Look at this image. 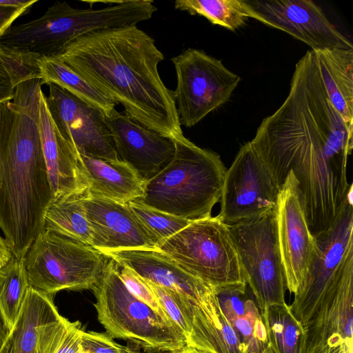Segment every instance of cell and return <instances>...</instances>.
<instances>
[{"label":"cell","instance_id":"cell-18","mask_svg":"<svg viewBox=\"0 0 353 353\" xmlns=\"http://www.w3.org/2000/svg\"><path fill=\"white\" fill-rule=\"evenodd\" d=\"M119 266L127 267L143 279L177 291L194 304L203 303L214 287L193 276L158 249H123L101 252Z\"/></svg>","mask_w":353,"mask_h":353},{"label":"cell","instance_id":"cell-12","mask_svg":"<svg viewBox=\"0 0 353 353\" xmlns=\"http://www.w3.org/2000/svg\"><path fill=\"white\" fill-rule=\"evenodd\" d=\"M249 18L284 31L311 48L353 49L352 42L312 0H241Z\"/></svg>","mask_w":353,"mask_h":353},{"label":"cell","instance_id":"cell-38","mask_svg":"<svg viewBox=\"0 0 353 353\" xmlns=\"http://www.w3.org/2000/svg\"><path fill=\"white\" fill-rule=\"evenodd\" d=\"M12 253L3 236L0 234V267L7 263Z\"/></svg>","mask_w":353,"mask_h":353},{"label":"cell","instance_id":"cell-42","mask_svg":"<svg viewBox=\"0 0 353 353\" xmlns=\"http://www.w3.org/2000/svg\"><path fill=\"white\" fill-rule=\"evenodd\" d=\"M181 353H210L208 352L199 350L192 346L186 345L183 349L181 350Z\"/></svg>","mask_w":353,"mask_h":353},{"label":"cell","instance_id":"cell-24","mask_svg":"<svg viewBox=\"0 0 353 353\" xmlns=\"http://www.w3.org/2000/svg\"><path fill=\"white\" fill-rule=\"evenodd\" d=\"M53 297L30 287L17 320L10 331L14 353H39L43 325L59 314Z\"/></svg>","mask_w":353,"mask_h":353},{"label":"cell","instance_id":"cell-17","mask_svg":"<svg viewBox=\"0 0 353 353\" xmlns=\"http://www.w3.org/2000/svg\"><path fill=\"white\" fill-rule=\"evenodd\" d=\"M83 203L92 236L100 252L123 249H157V243L127 203L85 191Z\"/></svg>","mask_w":353,"mask_h":353},{"label":"cell","instance_id":"cell-28","mask_svg":"<svg viewBox=\"0 0 353 353\" xmlns=\"http://www.w3.org/2000/svg\"><path fill=\"white\" fill-rule=\"evenodd\" d=\"M23 258L12 255L0 267V312L10 331L17 320L30 287Z\"/></svg>","mask_w":353,"mask_h":353},{"label":"cell","instance_id":"cell-39","mask_svg":"<svg viewBox=\"0 0 353 353\" xmlns=\"http://www.w3.org/2000/svg\"><path fill=\"white\" fill-rule=\"evenodd\" d=\"M37 0H0V6L30 8Z\"/></svg>","mask_w":353,"mask_h":353},{"label":"cell","instance_id":"cell-5","mask_svg":"<svg viewBox=\"0 0 353 353\" xmlns=\"http://www.w3.org/2000/svg\"><path fill=\"white\" fill-rule=\"evenodd\" d=\"M109 259L99 281L92 289L99 322L112 338L128 340L148 350L180 351L187 345L182 332L165 316L134 296Z\"/></svg>","mask_w":353,"mask_h":353},{"label":"cell","instance_id":"cell-26","mask_svg":"<svg viewBox=\"0 0 353 353\" xmlns=\"http://www.w3.org/2000/svg\"><path fill=\"white\" fill-rule=\"evenodd\" d=\"M41 83H54L79 99L99 110L105 117L116 109L117 103L89 84L59 60L42 59Z\"/></svg>","mask_w":353,"mask_h":353},{"label":"cell","instance_id":"cell-11","mask_svg":"<svg viewBox=\"0 0 353 353\" xmlns=\"http://www.w3.org/2000/svg\"><path fill=\"white\" fill-rule=\"evenodd\" d=\"M280 189L274 172L248 141L226 169L217 216L230 225L262 216L274 209Z\"/></svg>","mask_w":353,"mask_h":353},{"label":"cell","instance_id":"cell-43","mask_svg":"<svg viewBox=\"0 0 353 353\" xmlns=\"http://www.w3.org/2000/svg\"><path fill=\"white\" fill-rule=\"evenodd\" d=\"M261 353H275L272 350L271 346L268 344V346L265 348V350Z\"/></svg>","mask_w":353,"mask_h":353},{"label":"cell","instance_id":"cell-7","mask_svg":"<svg viewBox=\"0 0 353 353\" xmlns=\"http://www.w3.org/2000/svg\"><path fill=\"white\" fill-rule=\"evenodd\" d=\"M23 259L30 287L52 296L61 290L92 289L109 261L92 246L48 230L36 238Z\"/></svg>","mask_w":353,"mask_h":353},{"label":"cell","instance_id":"cell-2","mask_svg":"<svg viewBox=\"0 0 353 353\" xmlns=\"http://www.w3.org/2000/svg\"><path fill=\"white\" fill-rule=\"evenodd\" d=\"M53 59L121 104L133 121L173 140L183 135L172 91L158 71L164 55L137 26L89 32Z\"/></svg>","mask_w":353,"mask_h":353},{"label":"cell","instance_id":"cell-6","mask_svg":"<svg viewBox=\"0 0 353 353\" xmlns=\"http://www.w3.org/2000/svg\"><path fill=\"white\" fill-rule=\"evenodd\" d=\"M157 249L214 288L245 282L230 225L218 216L190 221Z\"/></svg>","mask_w":353,"mask_h":353},{"label":"cell","instance_id":"cell-25","mask_svg":"<svg viewBox=\"0 0 353 353\" xmlns=\"http://www.w3.org/2000/svg\"><path fill=\"white\" fill-rule=\"evenodd\" d=\"M85 192L52 199L44 216V230L92 246L83 203Z\"/></svg>","mask_w":353,"mask_h":353},{"label":"cell","instance_id":"cell-37","mask_svg":"<svg viewBox=\"0 0 353 353\" xmlns=\"http://www.w3.org/2000/svg\"><path fill=\"white\" fill-rule=\"evenodd\" d=\"M28 9V8L0 6V35L16 19L26 13Z\"/></svg>","mask_w":353,"mask_h":353},{"label":"cell","instance_id":"cell-32","mask_svg":"<svg viewBox=\"0 0 353 353\" xmlns=\"http://www.w3.org/2000/svg\"><path fill=\"white\" fill-rule=\"evenodd\" d=\"M0 59L8 70L14 87L30 79H41V59L7 50L1 46Z\"/></svg>","mask_w":353,"mask_h":353},{"label":"cell","instance_id":"cell-20","mask_svg":"<svg viewBox=\"0 0 353 353\" xmlns=\"http://www.w3.org/2000/svg\"><path fill=\"white\" fill-rule=\"evenodd\" d=\"M78 155L87 192L122 203L143 195L145 182L126 163Z\"/></svg>","mask_w":353,"mask_h":353},{"label":"cell","instance_id":"cell-4","mask_svg":"<svg viewBox=\"0 0 353 353\" xmlns=\"http://www.w3.org/2000/svg\"><path fill=\"white\" fill-rule=\"evenodd\" d=\"M174 141L172 160L145 183L143 195L135 200L190 221L212 216L221 199L226 171L220 156L183 135Z\"/></svg>","mask_w":353,"mask_h":353},{"label":"cell","instance_id":"cell-21","mask_svg":"<svg viewBox=\"0 0 353 353\" xmlns=\"http://www.w3.org/2000/svg\"><path fill=\"white\" fill-rule=\"evenodd\" d=\"M214 289L222 312L248 353L262 352L268 345L266 329L248 283Z\"/></svg>","mask_w":353,"mask_h":353},{"label":"cell","instance_id":"cell-3","mask_svg":"<svg viewBox=\"0 0 353 353\" xmlns=\"http://www.w3.org/2000/svg\"><path fill=\"white\" fill-rule=\"evenodd\" d=\"M41 83L16 86L0 103V229L12 255L23 257L44 230L52 199L39 125Z\"/></svg>","mask_w":353,"mask_h":353},{"label":"cell","instance_id":"cell-45","mask_svg":"<svg viewBox=\"0 0 353 353\" xmlns=\"http://www.w3.org/2000/svg\"><path fill=\"white\" fill-rule=\"evenodd\" d=\"M79 353H85V352L81 350V352H79Z\"/></svg>","mask_w":353,"mask_h":353},{"label":"cell","instance_id":"cell-16","mask_svg":"<svg viewBox=\"0 0 353 353\" xmlns=\"http://www.w3.org/2000/svg\"><path fill=\"white\" fill-rule=\"evenodd\" d=\"M117 157L129 165L145 183L172 160L173 139L152 131L116 110L106 117Z\"/></svg>","mask_w":353,"mask_h":353},{"label":"cell","instance_id":"cell-30","mask_svg":"<svg viewBox=\"0 0 353 353\" xmlns=\"http://www.w3.org/2000/svg\"><path fill=\"white\" fill-rule=\"evenodd\" d=\"M130 209L158 245L175 234L190 221L152 209L134 200L127 203Z\"/></svg>","mask_w":353,"mask_h":353},{"label":"cell","instance_id":"cell-14","mask_svg":"<svg viewBox=\"0 0 353 353\" xmlns=\"http://www.w3.org/2000/svg\"><path fill=\"white\" fill-rule=\"evenodd\" d=\"M48 85L49 95H45L48 110L61 135L77 154L119 160L105 116L58 85Z\"/></svg>","mask_w":353,"mask_h":353},{"label":"cell","instance_id":"cell-22","mask_svg":"<svg viewBox=\"0 0 353 353\" xmlns=\"http://www.w3.org/2000/svg\"><path fill=\"white\" fill-rule=\"evenodd\" d=\"M187 345L210 353H248L219 306L214 289L202 303L194 305Z\"/></svg>","mask_w":353,"mask_h":353},{"label":"cell","instance_id":"cell-23","mask_svg":"<svg viewBox=\"0 0 353 353\" xmlns=\"http://www.w3.org/2000/svg\"><path fill=\"white\" fill-rule=\"evenodd\" d=\"M313 52L330 101L345 123L353 125V49Z\"/></svg>","mask_w":353,"mask_h":353},{"label":"cell","instance_id":"cell-41","mask_svg":"<svg viewBox=\"0 0 353 353\" xmlns=\"http://www.w3.org/2000/svg\"><path fill=\"white\" fill-rule=\"evenodd\" d=\"M0 353H14L13 343L10 334L0 350Z\"/></svg>","mask_w":353,"mask_h":353},{"label":"cell","instance_id":"cell-34","mask_svg":"<svg viewBox=\"0 0 353 353\" xmlns=\"http://www.w3.org/2000/svg\"><path fill=\"white\" fill-rule=\"evenodd\" d=\"M81 348L85 353L134 352L114 342L108 334L83 330L81 336Z\"/></svg>","mask_w":353,"mask_h":353},{"label":"cell","instance_id":"cell-9","mask_svg":"<svg viewBox=\"0 0 353 353\" xmlns=\"http://www.w3.org/2000/svg\"><path fill=\"white\" fill-rule=\"evenodd\" d=\"M274 210L230 225L245 281L261 314L270 305L285 303L287 285Z\"/></svg>","mask_w":353,"mask_h":353},{"label":"cell","instance_id":"cell-35","mask_svg":"<svg viewBox=\"0 0 353 353\" xmlns=\"http://www.w3.org/2000/svg\"><path fill=\"white\" fill-rule=\"evenodd\" d=\"M83 330L79 322H72L65 337L55 353H79L81 352V336Z\"/></svg>","mask_w":353,"mask_h":353},{"label":"cell","instance_id":"cell-46","mask_svg":"<svg viewBox=\"0 0 353 353\" xmlns=\"http://www.w3.org/2000/svg\"><path fill=\"white\" fill-rule=\"evenodd\" d=\"M133 353H137V352H134Z\"/></svg>","mask_w":353,"mask_h":353},{"label":"cell","instance_id":"cell-29","mask_svg":"<svg viewBox=\"0 0 353 353\" xmlns=\"http://www.w3.org/2000/svg\"><path fill=\"white\" fill-rule=\"evenodd\" d=\"M174 8L200 15L210 23L234 31L249 18L241 0H177Z\"/></svg>","mask_w":353,"mask_h":353},{"label":"cell","instance_id":"cell-40","mask_svg":"<svg viewBox=\"0 0 353 353\" xmlns=\"http://www.w3.org/2000/svg\"><path fill=\"white\" fill-rule=\"evenodd\" d=\"M10 334V330L0 312V350Z\"/></svg>","mask_w":353,"mask_h":353},{"label":"cell","instance_id":"cell-27","mask_svg":"<svg viewBox=\"0 0 353 353\" xmlns=\"http://www.w3.org/2000/svg\"><path fill=\"white\" fill-rule=\"evenodd\" d=\"M261 314L268 344L275 353H300L304 329L289 305L286 303L270 305Z\"/></svg>","mask_w":353,"mask_h":353},{"label":"cell","instance_id":"cell-8","mask_svg":"<svg viewBox=\"0 0 353 353\" xmlns=\"http://www.w3.org/2000/svg\"><path fill=\"white\" fill-rule=\"evenodd\" d=\"M352 185L332 225L314 235L315 252L305 279L289 305L303 325L325 296L350 270H353Z\"/></svg>","mask_w":353,"mask_h":353},{"label":"cell","instance_id":"cell-31","mask_svg":"<svg viewBox=\"0 0 353 353\" xmlns=\"http://www.w3.org/2000/svg\"><path fill=\"white\" fill-rule=\"evenodd\" d=\"M143 280L157 296L167 317L182 332L188 341L192 329L194 303L177 291Z\"/></svg>","mask_w":353,"mask_h":353},{"label":"cell","instance_id":"cell-1","mask_svg":"<svg viewBox=\"0 0 353 353\" xmlns=\"http://www.w3.org/2000/svg\"><path fill=\"white\" fill-rule=\"evenodd\" d=\"M281 187L290 171L299 183L312 234L335 219L351 185L347 165L353 128L332 108L318 102L291 105L259 127L250 141Z\"/></svg>","mask_w":353,"mask_h":353},{"label":"cell","instance_id":"cell-33","mask_svg":"<svg viewBox=\"0 0 353 353\" xmlns=\"http://www.w3.org/2000/svg\"><path fill=\"white\" fill-rule=\"evenodd\" d=\"M118 274L127 289L134 296L149 305L161 314L167 316L157 296L141 277L125 266H119Z\"/></svg>","mask_w":353,"mask_h":353},{"label":"cell","instance_id":"cell-15","mask_svg":"<svg viewBox=\"0 0 353 353\" xmlns=\"http://www.w3.org/2000/svg\"><path fill=\"white\" fill-rule=\"evenodd\" d=\"M353 270L325 296L308 322L300 353H352Z\"/></svg>","mask_w":353,"mask_h":353},{"label":"cell","instance_id":"cell-44","mask_svg":"<svg viewBox=\"0 0 353 353\" xmlns=\"http://www.w3.org/2000/svg\"><path fill=\"white\" fill-rule=\"evenodd\" d=\"M161 353H181V352L180 350V351H172V352H162Z\"/></svg>","mask_w":353,"mask_h":353},{"label":"cell","instance_id":"cell-19","mask_svg":"<svg viewBox=\"0 0 353 353\" xmlns=\"http://www.w3.org/2000/svg\"><path fill=\"white\" fill-rule=\"evenodd\" d=\"M39 125L52 199L86 191L79 165V155L57 130L46 107L42 90Z\"/></svg>","mask_w":353,"mask_h":353},{"label":"cell","instance_id":"cell-36","mask_svg":"<svg viewBox=\"0 0 353 353\" xmlns=\"http://www.w3.org/2000/svg\"><path fill=\"white\" fill-rule=\"evenodd\" d=\"M14 90L12 79L0 59V103L12 101Z\"/></svg>","mask_w":353,"mask_h":353},{"label":"cell","instance_id":"cell-13","mask_svg":"<svg viewBox=\"0 0 353 353\" xmlns=\"http://www.w3.org/2000/svg\"><path fill=\"white\" fill-rule=\"evenodd\" d=\"M274 210L287 290L294 294L307 274L316 241L292 171L288 172L281 187Z\"/></svg>","mask_w":353,"mask_h":353},{"label":"cell","instance_id":"cell-10","mask_svg":"<svg viewBox=\"0 0 353 353\" xmlns=\"http://www.w3.org/2000/svg\"><path fill=\"white\" fill-rule=\"evenodd\" d=\"M176 74L172 91L181 125L191 128L230 98L241 77L221 60L188 48L171 59Z\"/></svg>","mask_w":353,"mask_h":353}]
</instances>
